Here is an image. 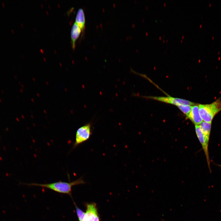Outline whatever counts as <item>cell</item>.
<instances>
[{"mask_svg": "<svg viewBox=\"0 0 221 221\" xmlns=\"http://www.w3.org/2000/svg\"><path fill=\"white\" fill-rule=\"evenodd\" d=\"M83 221H99L95 204L93 203L87 204L86 212Z\"/></svg>", "mask_w": 221, "mask_h": 221, "instance_id": "obj_6", "label": "cell"}, {"mask_svg": "<svg viewBox=\"0 0 221 221\" xmlns=\"http://www.w3.org/2000/svg\"><path fill=\"white\" fill-rule=\"evenodd\" d=\"M150 98L177 106L182 105H194L195 104L187 100L171 97H151Z\"/></svg>", "mask_w": 221, "mask_h": 221, "instance_id": "obj_5", "label": "cell"}, {"mask_svg": "<svg viewBox=\"0 0 221 221\" xmlns=\"http://www.w3.org/2000/svg\"><path fill=\"white\" fill-rule=\"evenodd\" d=\"M2 6H3V7H5V4H4V3L3 2H2Z\"/></svg>", "mask_w": 221, "mask_h": 221, "instance_id": "obj_13", "label": "cell"}, {"mask_svg": "<svg viewBox=\"0 0 221 221\" xmlns=\"http://www.w3.org/2000/svg\"><path fill=\"white\" fill-rule=\"evenodd\" d=\"M85 14L82 8H80L77 12L75 22L83 31L85 27Z\"/></svg>", "mask_w": 221, "mask_h": 221, "instance_id": "obj_9", "label": "cell"}, {"mask_svg": "<svg viewBox=\"0 0 221 221\" xmlns=\"http://www.w3.org/2000/svg\"><path fill=\"white\" fill-rule=\"evenodd\" d=\"M76 211L79 221H83L85 213L77 207L76 208Z\"/></svg>", "mask_w": 221, "mask_h": 221, "instance_id": "obj_12", "label": "cell"}, {"mask_svg": "<svg viewBox=\"0 0 221 221\" xmlns=\"http://www.w3.org/2000/svg\"><path fill=\"white\" fill-rule=\"evenodd\" d=\"M192 107V106L190 105H182L178 106L179 109L187 116L190 112Z\"/></svg>", "mask_w": 221, "mask_h": 221, "instance_id": "obj_11", "label": "cell"}, {"mask_svg": "<svg viewBox=\"0 0 221 221\" xmlns=\"http://www.w3.org/2000/svg\"><path fill=\"white\" fill-rule=\"evenodd\" d=\"M82 177L72 182H67L61 181L47 184L31 183L26 184L29 186H36L48 188L55 192L62 193L71 195L73 186L84 184Z\"/></svg>", "mask_w": 221, "mask_h": 221, "instance_id": "obj_1", "label": "cell"}, {"mask_svg": "<svg viewBox=\"0 0 221 221\" xmlns=\"http://www.w3.org/2000/svg\"><path fill=\"white\" fill-rule=\"evenodd\" d=\"M81 33V29L75 22L73 25L71 30V39L72 47L74 49L76 46V42Z\"/></svg>", "mask_w": 221, "mask_h": 221, "instance_id": "obj_8", "label": "cell"}, {"mask_svg": "<svg viewBox=\"0 0 221 221\" xmlns=\"http://www.w3.org/2000/svg\"><path fill=\"white\" fill-rule=\"evenodd\" d=\"M11 30L13 33H14V31H13V29H11Z\"/></svg>", "mask_w": 221, "mask_h": 221, "instance_id": "obj_14", "label": "cell"}, {"mask_svg": "<svg viewBox=\"0 0 221 221\" xmlns=\"http://www.w3.org/2000/svg\"><path fill=\"white\" fill-rule=\"evenodd\" d=\"M0 102H1V100L0 99Z\"/></svg>", "mask_w": 221, "mask_h": 221, "instance_id": "obj_15", "label": "cell"}, {"mask_svg": "<svg viewBox=\"0 0 221 221\" xmlns=\"http://www.w3.org/2000/svg\"><path fill=\"white\" fill-rule=\"evenodd\" d=\"M199 126L202 133L209 140L211 129V123L202 121Z\"/></svg>", "mask_w": 221, "mask_h": 221, "instance_id": "obj_10", "label": "cell"}, {"mask_svg": "<svg viewBox=\"0 0 221 221\" xmlns=\"http://www.w3.org/2000/svg\"><path fill=\"white\" fill-rule=\"evenodd\" d=\"M195 129L197 136L201 143L206 157V160L210 172L211 169L210 166V161L208 151L209 140L204 135L201 130L199 125H195Z\"/></svg>", "mask_w": 221, "mask_h": 221, "instance_id": "obj_4", "label": "cell"}, {"mask_svg": "<svg viewBox=\"0 0 221 221\" xmlns=\"http://www.w3.org/2000/svg\"><path fill=\"white\" fill-rule=\"evenodd\" d=\"M199 107L202 120L211 123L215 115L221 110V101L218 99L211 104H200Z\"/></svg>", "mask_w": 221, "mask_h": 221, "instance_id": "obj_2", "label": "cell"}, {"mask_svg": "<svg viewBox=\"0 0 221 221\" xmlns=\"http://www.w3.org/2000/svg\"><path fill=\"white\" fill-rule=\"evenodd\" d=\"M187 116L195 125H199L203 121L197 105L192 106L191 110Z\"/></svg>", "mask_w": 221, "mask_h": 221, "instance_id": "obj_7", "label": "cell"}, {"mask_svg": "<svg viewBox=\"0 0 221 221\" xmlns=\"http://www.w3.org/2000/svg\"><path fill=\"white\" fill-rule=\"evenodd\" d=\"M91 124L90 123H88L80 127L77 130L75 141L73 145V148L89 139L91 133Z\"/></svg>", "mask_w": 221, "mask_h": 221, "instance_id": "obj_3", "label": "cell"}]
</instances>
